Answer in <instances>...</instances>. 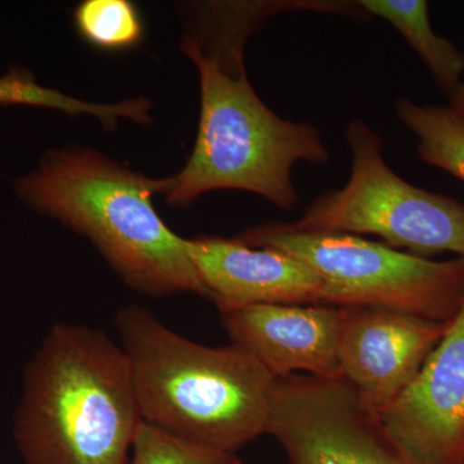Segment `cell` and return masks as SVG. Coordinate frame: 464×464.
<instances>
[{"mask_svg": "<svg viewBox=\"0 0 464 464\" xmlns=\"http://www.w3.org/2000/svg\"><path fill=\"white\" fill-rule=\"evenodd\" d=\"M142 422L123 348L101 329L52 326L24 371L21 464H130Z\"/></svg>", "mask_w": 464, "mask_h": 464, "instance_id": "1", "label": "cell"}, {"mask_svg": "<svg viewBox=\"0 0 464 464\" xmlns=\"http://www.w3.org/2000/svg\"><path fill=\"white\" fill-rule=\"evenodd\" d=\"M167 179H149L91 149L54 150L16 182L20 199L88 237L130 288L148 297L209 299L186 239L154 208Z\"/></svg>", "mask_w": 464, "mask_h": 464, "instance_id": "2", "label": "cell"}, {"mask_svg": "<svg viewBox=\"0 0 464 464\" xmlns=\"http://www.w3.org/2000/svg\"><path fill=\"white\" fill-rule=\"evenodd\" d=\"M181 50L199 72V130L188 163L167 179V203L186 208L208 192L239 190L295 209V164L331 161L322 130L280 118L266 106L250 84L243 52L183 38Z\"/></svg>", "mask_w": 464, "mask_h": 464, "instance_id": "3", "label": "cell"}, {"mask_svg": "<svg viewBox=\"0 0 464 464\" xmlns=\"http://www.w3.org/2000/svg\"><path fill=\"white\" fill-rule=\"evenodd\" d=\"M115 326L142 420L232 453L266 433L276 378L248 351L188 340L136 304Z\"/></svg>", "mask_w": 464, "mask_h": 464, "instance_id": "4", "label": "cell"}, {"mask_svg": "<svg viewBox=\"0 0 464 464\" xmlns=\"http://www.w3.org/2000/svg\"><path fill=\"white\" fill-rule=\"evenodd\" d=\"M237 239L313 268L328 306L382 308L449 324L464 304L463 258L432 261L356 235L293 230L286 222L255 226Z\"/></svg>", "mask_w": 464, "mask_h": 464, "instance_id": "5", "label": "cell"}, {"mask_svg": "<svg viewBox=\"0 0 464 464\" xmlns=\"http://www.w3.org/2000/svg\"><path fill=\"white\" fill-rule=\"evenodd\" d=\"M344 139L353 154L346 185L317 197L289 227L377 235L418 257L454 253L464 259V204L401 179L384 159L383 139L362 119L348 123Z\"/></svg>", "mask_w": 464, "mask_h": 464, "instance_id": "6", "label": "cell"}, {"mask_svg": "<svg viewBox=\"0 0 464 464\" xmlns=\"http://www.w3.org/2000/svg\"><path fill=\"white\" fill-rule=\"evenodd\" d=\"M266 433L290 464H415L343 378H276Z\"/></svg>", "mask_w": 464, "mask_h": 464, "instance_id": "7", "label": "cell"}, {"mask_svg": "<svg viewBox=\"0 0 464 464\" xmlns=\"http://www.w3.org/2000/svg\"><path fill=\"white\" fill-rule=\"evenodd\" d=\"M341 377L371 411L390 408L420 373L450 323L369 307H342Z\"/></svg>", "mask_w": 464, "mask_h": 464, "instance_id": "8", "label": "cell"}, {"mask_svg": "<svg viewBox=\"0 0 464 464\" xmlns=\"http://www.w3.org/2000/svg\"><path fill=\"white\" fill-rule=\"evenodd\" d=\"M415 464H464V304L420 373L380 414Z\"/></svg>", "mask_w": 464, "mask_h": 464, "instance_id": "9", "label": "cell"}, {"mask_svg": "<svg viewBox=\"0 0 464 464\" xmlns=\"http://www.w3.org/2000/svg\"><path fill=\"white\" fill-rule=\"evenodd\" d=\"M186 249L221 315L255 304H322L319 275L279 250L218 237L186 239Z\"/></svg>", "mask_w": 464, "mask_h": 464, "instance_id": "10", "label": "cell"}, {"mask_svg": "<svg viewBox=\"0 0 464 464\" xmlns=\"http://www.w3.org/2000/svg\"><path fill=\"white\" fill-rule=\"evenodd\" d=\"M343 308L328 304H255L224 314L232 343L275 378L304 372L340 378L337 348Z\"/></svg>", "mask_w": 464, "mask_h": 464, "instance_id": "11", "label": "cell"}, {"mask_svg": "<svg viewBox=\"0 0 464 464\" xmlns=\"http://www.w3.org/2000/svg\"><path fill=\"white\" fill-rule=\"evenodd\" d=\"M371 17L391 24L411 45L448 100L463 83L464 52L450 39L438 35L430 23L426 0H360Z\"/></svg>", "mask_w": 464, "mask_h": 464, "instance_id": "12", "label": "cell"}, {"mask_svg": "<svg viewBox=\"0 0 464 464\" xmlns=\"http://www.w3.org/2000/svg\"><path fill=\"white\" fill-rule=\"evenodd\" d=\"M396 116L417 137L420 160L464 183V119L448 106L420 105L409 97L393 103Z\"/></svg>", "mask_w": 464, "mask_h": 464, "instance_id": "13", "label": "cell"}, {"mask_svg": "<svg viewBox=\"0 0 464 464\" xmlns=\"http://www.w3.org/2000/svg\"><path fill=\"white\" fill-rule=\"evenodd\" d=\"M0 103L58 110L66 114L96 116L103 127L114 130L121 119L146 124L151 105L146 99H134L118 103H92L66 96L52 88L43 87L27 72H14L0 76Z\"/></svg>", "mask_w": 464, "mask_h": 464, "instance_id": "14", "label": "cell"}, {"mask_svg": "<svg viewBox=\"0 0 464 464\" xmlns=\"http://www.w3.org/2000/svg\"><path fill=\"white\" fill-rule=\"evenodd\" d=\"M74 25L83 41L101 51L132 50L145 38L141 14L130 0H85L75 8Z\"/></svg>", "mask_w": 464, "mask_h": 464, "instance_id": "15", "label": "cell"}, {"mask_svg": "<svg viewBox=\"0 0 464 464\" xmlns=\"http://www.w3.org/2000/svg\"><path fill=\"white\" fill-rule=\"evenodd\" d=\"M130 464H244L232 451L182 438L142 420L134 435Z\"/></svg>", "mask_w": 464, "mask_h": 464, "instance_id": "16", "label": "cell"}, {"mask_svg": "<svg viewBox=\"0 0 464 464\" xmlns=\"http://www.w3.org/2000/svg\"><path fill=\"white\" fill-rule=\"evenodd\" d=\"M448 108L450 109L454 114L464 119V83L460 84L456 94L449 100Z\"/></svg>", "mask_w": 464, "mask_h": 464, "instance_id": "17", "label": "cell"}]
</instances>
